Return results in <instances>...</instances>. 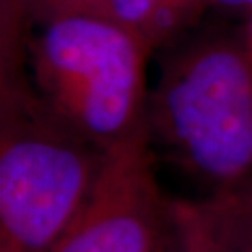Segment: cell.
Listing matches in <instances>:
<instances>
[{
	"label": "cell",
	"mask_w": 252,
	"mask_h": 252,
	"mask_svg": "<svg viewBox=\"0 0 252 252\" xmlns=\"http://www.w3.org/2000/svg\"><path fill=\"white\" fill-rule=\"evenodd\" d=\"M101 159L103 152L34 95L21 73H2L0 252H53Z\"/></svg>",
	"instance_id": "6da1fadb"
},
{
	"label": "cell",
	"mask_w": 252,
	"mask_h": 252,
	"mask_svg": "<svg viewBox=\"0 0 252 252\" xmlns=\"http://www.w3.org/2000/svg\"><path fill=\"white\" fill-rule=\"evenodd\" d=\"M39 97L101 152L148 129L142 37L105 15H73L28 39Z\"/></svg>",
	"instance_id": "7a4b0ae2"
},
{
	"label": "cell",
	"mask_w": 252,
	"mask_h": 252,
	"mask_svg": "<svg viewBox=\"0 0 252 252\" xmlns=\"http://www.w3.org/2000/svg\"><path fill=\"white\" fill-rule=\"evenodd\" d=\"M176 159L219 190L252 180V49L206 39L174 54L148 108Z\"/></svg>",
	"instance_id": "3957f363"
},
{
	"label": "cell",
	"mask_w": 252,
	"mask_h": 252,
	"mask_svg": "<svg viewBox=\"0 0 252 252\" xmlns=\"http://www.w3.org/2000/svg\"><path fill=\"white\" fill-rule=\"evenodd\" d=\"M150 127L103 152L81 209L53 252H166L174 243L178 200L162 194L148 148Z\"/></svg>",
	"instance_id": "277c9868"
},
{
	"label": "cell",
	"mask_w": 252,
	"mask_h": 252,
	"mask_svg": "<svg viewBox=\"0 0 252 252\" xmlns=\"http://www.w3.org/2000/svg\"><path fill=\"white\" fill-rule=\"evenodd\" d=\"M103 0H0L2 71L19 69L23 41L32 28L73 15H101Z\"/></svg>",
	"instance_id": "5b68a950"
},
{
	"label": "cell",
	"mask_w": 252,
	"mask_h": 252,
	"mask_svg": "<svg viewBox=\"0 0 252 252\" xmlns=\"http://www.w3.org/2000/svg\"><path fill=\"white\" fill-rule=\"evenodd\" d=\"M215 252H252V215L228 190L200 204Z\"/></svg>",
	"instance_id": "8992f818"
},
{
	"label": "cell",
	"mask_w": 252,
	"mask_h": 252,
	"mask_svg": "<svg viewBox=\"0 0 252 252\" xmlns=\"http://www.w3.org/2000/svg\"><path fill=\"white\" fill-rule=\"evenodd\" d=\"M161 13V0H103L101 15L155 45V28Z\"/></svg>",
	"instance_id": "52a82bcc"
},
{
	"label": "cell",
	"mask_w": 252,
	"mask_h": 252,
	"mask_svg": "<svg viewBox=\"0 0 252 252\" xmlns=\"http://www.w3.org/2000/svg\"><path fill=\"white\" fill-rule=\"evenodd\" d=\"M178 215H180L178 235L166 252H215L213 239L200 204L178 202Z\"/></svg>",
	"instance_id": "ba28073f"
},
{
	"label": "cell",
	"mask_w": 252,
	"mask_h": 252,
	"mask_svg": "<svg viewBox=\"0 0 252 252\" xmlns=\"http://www.w3.org/2000/svg\"><path fill=\"white\" fill-rule=\"evenodd\" d=\"M206 0H161V13L155 28V43L164 36H168L174 28L181 25Z\"/></svg>",
	"instance_id": "9c48e42d"
},
{
	"label": "cell",
	"mask_w": 252,
	"mask_h": 252,
	"mask_svg": "<svg viewBox=\"0 0 252 252\" xmlns=\"http://www.w3.org/2000/svg\"><path fill=\"white\" fill-rule=\"evenodd\" d=\"M228 192H232L235 198H237V202L241 204V206L249 211L252 215V180L247 181V183H243L241 187H235V189H230Z\"/></svg>",
	"instance_id": "30bf717a"
},
{
	"label": "cell",
	"mask_w": 252,
	"mask_h": 252,
	"mask_svg": "<svg viewBox=\"0 0 252 252\" xmlns=\"http://www.w3.org/2000/svg\"><path fill=\"white\" fill-rule=\"evenodd\" d=\"M213 4L224 6V8H234V9H252V0H209Z\"/></svg>",
	"instance_id": "8fae6325"
}]
</instances>
